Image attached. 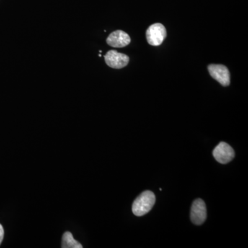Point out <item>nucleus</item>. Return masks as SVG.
Wrapping results in <instances>:
<instances>
[{
    "instance_id": "1",
    "label": "nucleus",
    "mask_w": 248,
    "mask_h": 248,
    "mask_svg": "<svg viewBox=\"0 0 248 248\" xmlns=\"http://www.w3.org/2000/svg\"><path fill=\"white\" fill-rule=\"evenodd\" d=\"M155 194L150 190L144 191L133 204V213L135 216L141 217L149 213L155 203Z\"/></svg>"
},
{
    "instance_id": "2",
    "label": "nucleus",
    "mask_w": 248,
    "mask_h": 248,
    "mask_svg": "<svg viewBox=\"0 0 248 248\" xmlns=\"http://www.w3.org/2000/svg\"><path fill=\"white\" fill-rule=\"evenodd\" d=\"M166 35V28L160 23L153 24L146 31V39L148 44L155 46L161 45Z\"/></svg>"
},
{
    "instance_id": "3",
    "label": "nucleus",
    "mask_w": 248,
    "mask_h": 248,
    "mask_svg": "<svg viewBox=\"0 0 248 248\" xmlns=\"http://www.w3.org/2000/svg\"><path fill=\"white\" fill-rule=\"evenodd\" d=\"M234 151L226 142H221L213 151V156L218 163L226 164L234 157Z\"/></svg>"
},
{
    "instance_id": "4",
    "label": "nucleus",
    "mask_w": 248,
    "mask_h": 248,
    "mask_svg": "<svg viewBox=\"0 0 248 248\" xmlns=\"http://www.w3.org/2000/svg\"><path fill=\"white\" fill-rule=\"evenodd\" d=\"M207 218V209L205 202L201 199L196 200L191 207L190 218L197 226L203 224Z\"/></svg>"
},
{
    "instance_id": "5",
    "label": "nucleus",
    "mask_w": 248,
    "mask_h": 248,
    "mask_svg": "<svg viewBox=\"0 0 248 248\" xmlns=\"http://www.w3.org/2000/svg\"><path fill=\"white\" fill-rule=\"evenodd\" d=\"M208 68L212 78L217 80L222 86H228L231 84L230 72L226 66L221 64H210Z\"/></svg>"
},
{
    "instance_id": "6",
    "label": "nucleus",
    "mask_w": 248,
    "mask_h": 248,
    "mask_svg": "<svg viewBox=\"0 0 248 248\" xmlns=\"http://www.w3.org/2000/svg\"><path fill=\"white\" fill-rule=\"evenodd\" d=\"M108 66L115 69H121L128 65L129 57L125 54L120 53L116 50H109L104 56Z\"/></svg>"
},
{
    "instance_id": "7",
    "label": "nucleus",
    "mask_w": 248,
    "mask_h": 248,
    "mask_svg": "<svg viewBox=\"0 0 248 248\" xmlns=\"http://www.w3.org/2000/svg\"><path fill=\"white\" fill-rule=\"evenodd\" d=\"M131 42L130 36L123 31L117 30L108 36L107 40L108 45L115 48H123Z\"/></svg>"
},
{
    "instance_id": "8",
    "label": "nucleus",
    "mask_w": 248,
    "mask_h": 248,
    "mask_svg": "<svg viewBox=\"0 0 248 248\" xmlns=\"http://www.w3.org/2000/svg\"><path fill=\"white\" fill-rule=\"evenodd\" d=\"M62 248H82L80 243L73 238V234L70 232H66L62 237Z\"/></svg>"
},
{
    "instance_id": "9",
    "label": "nucleus",
    "mask_w": 248,
    "mask_h": 248,
    "mask_svg": "<svg viewBox=\"0 0 248 248\" xmlns=\"http://www.w3.org/2000/svg\"><path fill=\"white\" fill-rule=\"evenodd\" d=\"M4 228H3L2 226L0 224V245H1V242H2L3 239H4Z\"/></svg>"
}]
</instances>
